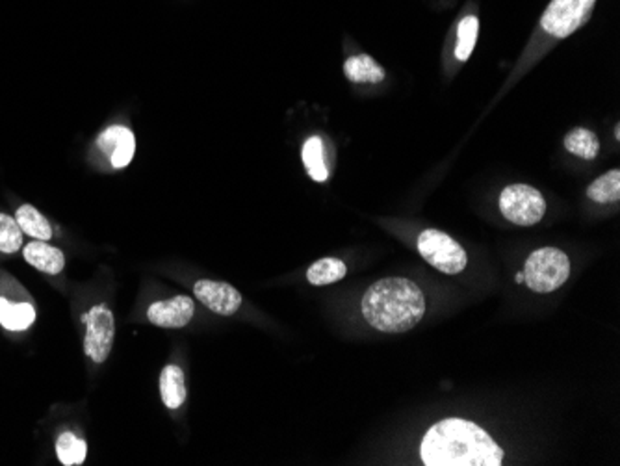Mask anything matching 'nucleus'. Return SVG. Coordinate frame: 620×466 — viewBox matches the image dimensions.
I'll use <instances>...</instances> for the list:
<instances>
[{"instance_id":"obj_1","label":"nucleus","mask_w":620,"mask_h":466,"mask_svg":"<svg viewBox=\"0 0 620 466\" xmlns=\"http://www.w3.org/2000/svg\"><path fill=\"white\" fill-rule=\"evenodd\" d=\"M420 457L427 466H500L504 452L474 422L446 418L424 434Z\"/></svg>"},{"instance_id":"obj_2","label":"nucleus","mask_w":620,"mask_h":466,"mask_svg":"<svg viewBox=\"0 0 620 466\" xmlns=\"http://www.w3.org/2000/svg\"><path fill=\"white\" fill-rule=\"evenodd\" d=\"M366 322L381 333H407L425 315V297L409 279L388 277L371 285L362 297Z\"/></svg>"},{"instance_id":"obj_3","label":"nucleus","mask_w":620,"mask_h":466,"mask_svg":"<svg viewBox=\"0 0 620 466\" xmlns=\"http://www.w3.org/2000/svg\"><path fill=\"white\" fill-rule=\"evenodd\" d=\"M524 283L537 294H550L561 288L570 275V260L555 247L533 251L524 266Z\"/></svg>"},{"instance_id":"obj_4","label":"nucleus","mask_w":620,"mask_h":466,"mask_svg":"<svg viewBox=\"0 0 620 466\" xmlns=\"http://www.w3.org/2000/svg\"><path fill=\"white\" fill-rule=\"evenodd\" d=\"M418 251L429 266L448 275L460 273L469 262L460 243L437 229H425L418 236Z\"/></svg>"},{"instance_id":"obj_5","label":"nucleus","mask_w":620,"mask_h":466,"mask_svg":"<svg viewBox=\"0 0 620 466\" xmlns=\"http://www.w3.org/2000/svg\"><path fill=\"white\" fill-rule=\"evenodd\" d=\"M597 0H552L541 17L544 32L557 40L572 36L593 15Z\"/></svg>"},{"instance_id":"obj_6","label":"nucleus","mask_w":620,"mask_h":466,"mask_svg":"<svg viewBox=\"0 0 620 466\" xmlns=\"http://www.w3.org/2000/svg\"><path fill=\"white\" fill-rule=\"evenodd\" d=\"M500 210L511 224L530 227L539 224L544 217L546 201L533 186L511 184L500 196Z\"/></svg>"},{"instance_id":"obj_7","label":"nucleus","mask_w":620,"mask_h":466,"mask_svg":"<svg viewBox=\"0 0 620 466\" xmlns=\"http://www.w3.org/2000/svg\"><path fill=\"white\" fill-rule=\"evenodd\" d=\"M86 334H84V352L97 364H103L112 352L115 336V320L108 305L99 303L89 308L84 316Z\"/></svg>"},{"instance_id":"obj_8","label":"nucleus","mask_w":620,"mask_h":466,"mask_svg":"<svg viewBox=\"0 0 620 466\" xmlns=\"http://www.w3.org/2000/svg\"><path fill=\"white\" fill-rule=\"evenodd\" d=\"M194 294L212 313L222 316H232L242 306V294L229 283L201 279L194 285Z\"/></svg>"},{"instance_id":"obj_9","label":"nucleus","mask_w":620,"mask_h":466,"mask_svg":"<svg viewBox=\"0 0 620 466\" xmlns=\"http://www.w3.org/2000/svg\"><path fill=\"white\" fill-rule=\"evenodd\" d=\"M196 315V303L188 296H177L149 305L147 320L164 329H180L188 325Z\"/></svg>"},{"instance_id":"obj_10","label":"nucleus","mask_w":620,"mask_h":466,"mask_svg":"<svg viewBox=\"0 0 620 466\" xmlns=\"http://www.w3.org/2000/svg\"><path fill=\"white\" fill-rule=\"evenodd\" d=\"M97 147L110 159L112 168L123 169L134 159L136 138L127 127L114 125L97 138Z\"/></svg>"},{"instance_id":"obj_11","label":"nucleus","mask_w":620,"mask_h":466,"mask_svg":"<svg viewBox=\"0 0 620 466\" xmlns=\"http://www.w3.org/2000/svg\"><path fill=\"white\" fill-rule=\"evenodd\" d=\"M23 257H24V260L30 266H34L36 270H40L43 273H49V275H58L66 266L64 253H61L59 250H56V247L49 245L43 240L30 242L24 247Z\"/></svg>"},{"instance_id":"obj_12","label":"nucleus","mask_w":620,"mask_h":466,"mask_svg":"<svg viewBox=\"0 0 620 466\" xmlns=\"http://www.w3.org/2000/svg\"><path fill=\"white\" fill-rule=\"evenodd\" d=\"M344 73L353 84H379L385 80L387 73L378 61L368 54H357L346 59Z\"/></svg>"},{"instance_id":"obj_13","label":"nucleus","mask_w":620,"mask_h":466,"mask_svg":"<svg viewBox=\"0 0 620 466\" xmlns=\"http://www.w3.org/2000/svg\"><path fill=\"white\" fill-rule=\"evenodd\" d=\"M160 396L168 409H178L186 401L184 371L177 364L164 366L160 374Z\"/></svg>"},{"instance_id":"obj_14","label":"nucleus","mask_w":620,"mask_h":466,"mask_svg":"<svg viewBox=\"0 0 620 466\" xmlns=\"http://www.w3.org/2000/svg\"><path fill=\"white\" fill-rule=\"evenodd\" d=\"M36 320V310L30 303H12L0 297V324L10 331H24Z\"/></svg>"},{"instance_id":"obj_15","label":"nucleus","mask_w":620,"mask_h":466,"mask_svg":"<svg viewBox=\"0 0 620 466\" xmlns=\"http://www.w3.org/2000/svg\"><path fill=\"white\" fill-rule=\"evenodd\" d=\"M301 157L310 178L316 182H325L329 178V169L324 159V142L318 136H310L303 143Z\"/></svg>"},{"instance_id":"obj_16","label":"nucleus","mask_w":620,"mask_h":466,"mask_svg":"<svg viewBox=\"0 0 620 466\" xmlns=\"http://www.w3.org/2000/svg\"><path fill=\"white\" fill-rule=\"evenodd\" d=\"M346 273H348V268L342 260L327 257L315 262L306 270V279L313 287H325V285H333L340 281V279H344Z\"/></svg>"},{"instance_id":"obj_17","label":"nucleus","mask_w":620,"mask_h":466,"mask_svg":"<svg viewBox=\"0 0 620 466\" xmlns=\"http://www.w3.org/2000/svg\"><path fill=\"white\" fill-rule=\"evenodd\" d=\"M15 220H17L21 231L28 236H32L36 240H43V242L52 238V229H50L49 222L45 220V215H41L40 210L34 208L32 205L19 206V210L15 214Z\"/></svg>"},{"instance_id":"obj_18","label":"nucleus","mask_w":620,"mask_h":466,"mask_svg":"<svg viewBox=\"0 0 620 466\" xmlns=\"http://www.w3.org/2000/svg\"><path fill=\"white\" fill-rule=\"evenodd\" d=\"M565 149L583 160H595L600 151L598 136L587 129H574L565 136Z\"/></svg>"},{"instance_id":"obj_19","label":"nucleus","mask_w":620,"mask_h":466,"mask_svg":"<svg viewBox=\"0 0 620 466\" xmlns=\"http://www.w3.org/2000/svg\"><path fill=\"white\" fill-rule=\"evenodd\" d=\"M587 196L600 205L616 203L620 199V171L613 169L593 180L587 188Z\"/></svg>"},{"instance_id":"obj_20","label":"nucleus","mask_w":620,"mask_h":466,"mask_svg":"<svg viewBox=\"0 0 620 466\" xmlns=\"http://www.w3.org/2000/svg\"><path fill=\"white\" fill-rule=\"evenodd\" d=\"M87 446L82 439H78L75 433L66 431L61 433L56 441V455L61 464L66 466H78L86 459Z\"/></svg>"},{"instance_id":"obj_21","label":"nucleus","mask_w":620,"mask_h":466,"mask_svg":"<svg viewBox=\"0 0 620 466\" xmlns=\"http://www.w3.org/2000/svg\"><path fill=\"white\" fill-rule=\"evenodd\" d=\"M479 32V19L476 15H467L457 28V47H455V58L459 61H467L472 56V50L478 41Z\"/></svg>"},{"instance_id":"obj_22","label":"nucleus","mask_w":620,"mask_h":466,"mask_svg":"<svg viewBox=\"0 0 620 466\" xmlns=\"http://www.w3.org/2000/svg\"><path fill=\"white\" fill-rule=\"evenodd\" d=\"M23 245V231L12 215L0 212V251L12 255Z\"/></svg>"},{"instance_id":"obj_23","label":"nucleus","mask_w":620,"mask_h":466,"mask_svg":"<svg viewBox=\"0 0 620 466\" xmlns=\"http://www.w3.org/2000/svg\"><path fill=\"white\" fill-rule=\"evenodd\" d=\"M516 283H524V273H516Z\"/></svg>"},{"instance_id":"obj_24","label":"nucleus","mask_w":620,"mask_h":466,"mask_svg":"<svg viewBox=\"0 0 620 466\" xmlns=\"http://www.w3.org/2000/svg\"><path fill=\"white\" fill-rule=\"evenodd\" d=\"M615 136H616V140L620 138V127H618V125H616V129H615Z\"/></svg>"}]
</instances>
